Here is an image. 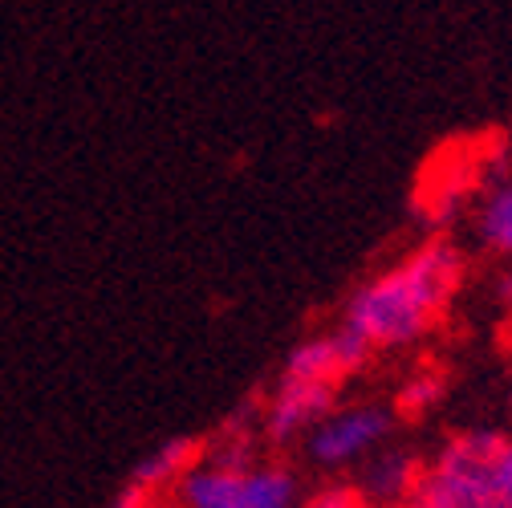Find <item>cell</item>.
<instances>
[{
  "label": "cell",
  "mask_w": 512,
  "mask_h": 508,
  "mask_svg": "<svg viewBox=\"0 0 512 508\" xmlns=\"http://www.w3.org/2000/svg\"><path fill=\"white\" fill-rule=\"evenodd\" d=\"M382 508H415V504H411V500H407V504H382Z\"/></svg>",
  "instance_id": "cell-16"
},
{
  "label": "cell",
  "mask_w": 512,
  "mask_h": 508,
  "mask_svg": "<svg viewBox=\"0 0 512 508\" xmlns=\"http://www.w3.org/2000/svg\"><path fill=\"white\" fill-rule=\"evenodd\" d=\"M240 508H301V480L281 460H256L244 468Z\"/></svg>",
  "instance_id": "cell-9"
},
{
  "label": "cell",
  "mask_w": 512,
  "mask_h": 508,
  "mask_svg": "<svg viewBox=\"0 0 512 508\" xmlns=\"http://www.w3.org/2000/svg\"><path fill=\"white\" fill-rule=\"evenodd\" d=\"M110 508H155V492L151 488H139V484H131L126 488Z\"/></svg>",
  "instance_id": "cell-14"
},
{
  "label": "cell",
  "mask_w": 512,
  "mask_h": 508,
  "mask_svg": "<svg viewBox=\"0 0 512 508\" xmlns=\"http://www.w3.org/2000/svg\"><path fill=\"white\" fill-rule=\"evenodd\" d=\"M419 472H423V460L411 448H387V443H382L378 452H370L362 460V476L354 484H358V492L366 496L370 508L407 504L415 484H419Z\"/></svg>",
  "instance_id": "cell-6"
},
{
  "label": "cell",
  "mask_w": 512,
  "mask_h": 508,
  "mask_svg": "<svg viewBox=\"0 0 512 508\" xmlns=\"http://www.w3.org/2000/svg\"><path fill=\"white\" fill-rule=\"evenodd\" d=\"M508 411H512V378H508Z\"/></svg>",
  "instance_id": "cell-17"
},
{
  "label": "cell",
  "mask_w": 512,
  "mask_h": 508,
  "mask_svg": "<svg viewBox=\"0 0 512 508\" xmlns=\"http://www.w3.org/2000/svg\"><path fill=\"white\" fill-rule=\"evenodd\" d=\"M443 395H447V374L435 370V366H419L415 374H407V383L399 387L395 411H403V415H427V411H435L443 403Z\"/></svg>",
  "instance_id": "cell-11"
},
{
  "label": "cell",
  "mask_w": 512,
  "mask_h": 508,
  "mask_svg": "<svg viewBox=\"0 0 512 508\" xmlns=\"http://www.w3.org/2000/svg\"><path fill=\"white\" fill-rule=\"evenodd\" d=\"M464 273L468 265L460 244L447 236H431L350 293L342 326L362 334L374 354L415 346L439 326L447 305L456 301Z\"/></svg>",
  "instance_id": "cell-1"
},
{
  "label": "cell",
  "mask_w": 512,
  "mask_h": 508,
  "mask_svg": "<svg viewBox=\"0 0 512 508\" xmlns=\"http://www.w3.org/2000/svg\"><path fill=\"white\" fill-rule=\"evenodd\" d=\"M472 228L480 248L496 257H512V167H496L472 212Z\"/></svg>",
  "instance_id": "cell-7"
},
{
  "label": "cell",
  "mask_w": 512,
  "mask_h": 508,
  "mask_svg": "<svg viewBox=\"0 0 512 508\" xmlns=\"http://www.w3.org/2000/svg\"><path fill=\"white\" fill-rule=\"evenodd\" d=\"M204 460V443L200 439H191V435H175L167 443H159V448L135 468V480L139 488H151V492H163V488H175L179 476L187 468H196Z\"/></svg>",
  "instance_id": "cell-10"
},
{
  "label": "cell",
  "mask_w": 512,
  "mask_h": 508,
  "mask_svg": "<svg viewBox=\"0 0 512 508\" xmlns=\"http://www.w3.org/2000/svg\"><path fill=\"white\" fill-rule=\"evenodd\" d=\"M334 391L338 387L281 378V383L273 387V395L265 399V407H261V439L277 443V448L305 439L317 419H326L334 411Z\"/></svg>",
  "instance_id": "cell-5"
},
{
  "label": "cell",
  "mask_w": 512,
  "mask_h": 508,
  "mask_svg": "<svg viewBox=\"0 0 512 508\" xmlns=\"http://www.w3.org/2000/svg\"><path fill=\"white\" fill-rule=\"evenodd\" d=\"M240 488H244V468H228L204 456L196 468L179 476L175 496L183 508H240Z\"/></svg>",
  "instance_id": "cell-8"
},
{
  "label": "cell",
  "mask_w": 512,
  "mask_h": 508,
  "mask_svg": "<svg viewBox=\"0 0 512 508\" xmlns=\"http://www.w3.org/2000/svg\"><path fill=\"white\" fill-rule=\"evenodd\" d=\"M301 508H370V504H366V496L358 492V484L334 480V484H326V488H317L313 496H305Z\"/></svg>",
  "instance_id": "cell-12"
},
{
  "label": "cell",
  "mask_w": 512,
  "mask_h": 508,
  "mask_svg": "<svg viewBox=\"0 0 512 508\" xmlns=\"http://www.w3.org/2000/svg\"><path fill=\"white\" fill-rule=\"evenodd\" d=\"M370 342L362 334H354L350 326H338L334 334H317L293 346V354L285 358L281 378H301V383H322V387H338L342 378H350L354 370H362L370 362Z\"/></svg>",
  "instance_id": "cell-4"
},
{
  "label": "cell",
  "mask_w": 512,
  "mask_h": 508,
  "mask_svg": "<svg viewBox=\"0 0 512 508\" xmlns=\"http://www.w3.org/2000/svg\"><path fill=\"white\" fill-rule=\"evenodd\" d=\"M504 435L492 427H468L447 435L431 460H423L419 484L411 492L415 508H508L492 464Z\"/></svg>",
  "instance_id": "cell-2"
},
{
  "label": "cell",
  "mask_w": 512,
  "mask_h": 508,
  "mask_svg": "<svg viewBox=\"0 0 512 508\" xmlns=\"http://www.w3.org/2000/svg\"><path fill=\"white\" fill-rule=\"evenodd\" d=\"M496 301H500L504 309H512V265L500 269V277H496Z\"/></svg>",
  "instance_id": "cell-15"
},
{
  "label": "cell",
  "mask_w": 512,
  "mask_h": 508,
  "mask_svg": "<svg viewBox=\"0 0 512 508\" xmlns=\"http://www.w3.org/2000/svg\"><path fill=\"white\" fill-rule=\"evenodd\" d=\"M492 476H496V488H500L504 504L512 508V439H508V435H504V443H500V452H496Z\"/></svg>",
  "instance_id": "cell-13"
},
{
  "label": "cell",
  "mask_w": 512,
  "mask_h": 508,
  "mask_svg": "<svg viewBox=\"0 0 512 508\" xmlns=\"http://www.w3.org/2000/svg\"><path fill=\"white\" fill-rule=\"evenodd\" d=\"M395 431V411L378 403H354L334 407L326 419H317L305 435V452L317 468L338 472L350 464H362L370 452H378Z\"/></svg>",
  "instance_id": "cell-3"
}]
</instances>
